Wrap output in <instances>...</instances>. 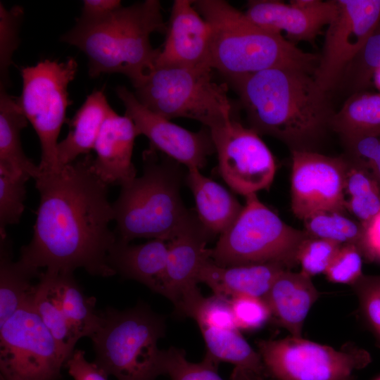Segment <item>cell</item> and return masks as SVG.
Returning <instances> with one entry per match:
<instances>
[{
    "mask_svg": "<svg viewBox=\"0 0 380 380\" xmlns=\"http://www.w3.org/2000/svg\"><path fill=\"white\" fill-rule=\"evenodd\" d=\"M84 156L57 170L42 171L34 179L40 201L31 241L19 261L32 269L89 274H115L108 253L117 239L108 224L114 220L108 189Z\"/></svg>",
    "mask_w": 380,
    "mask_h": 380,
    "instance_id": "1",
    "label": "cell"
},
{
    "mask_svg": "<svg viewBox=\"0 0 380 380\" xmlns=\"http://www.w3.org/2000/svg\"><path fill=\"white\" fill-rule=\"evenodd\" d=\"M227 81L239 96L250 128L280 140L291 151H315L331 129L335 112L329 94L307 71L272 68Z\"/></svg>",
    "mask_w": 380,
    "mask_h": 380,
    "instance_id": "2",
    "label": "cell"
},
{
    "mask_svg": "<svg viewBox=\"0 0 380 380\" xmlns=\"http://www.w3.org/2000/svg\"><path fill=\"white\" fill-rule=\"evenodd\" d=\"M161 4L146 0L118 9L99 20H77L61 40L76 46L88 59L89 76L120 73L132 85L153 70L160 49H154L151 35L166 32Z\"/></svg>",
    "mask_w": 380,
    "mask_h": 380,
    "instance_id": "3",
    "label": "cell"
},
{
    "mask_svg": "<svg viewBox=\"0 0 380 380\" xmlns=\"http://www.w3.org/2000/svg\"><path fill=\"white\" fill-rule=\"evenodd\" d=\"M193 4L210 27V66L227 80L272 68L300 69L313 75L317 55L260 27L227 1L197 0Z\"/></svg>",
    "mask_w": 380,
    "mask_h": 380,
    "instance_id": "4",
    "label": "cell"
},
{
    "mask_svg": "<svg viewBox=\"0 0 380 380\" xmlns=\"http://www.w3.org/2000/svg\"><path fill=\"white\" fill-rule=\"evenodd\" d=\"M142 159L143 174L122 184L113 203L115 233L128 243L137 238L168 241L197 216L181 197L186 173L180 163L151 146Z\"/></svg>",
    "mask_w": 380,
    "mask_h": 380,
    "instance_id": "5",
    "label": "cell"
},
{
    "mask_svg": "<svg viewBox=\"0 0 380 380\" xmlns=\"http://www.w3.org/2000/svg\"><path fill=\"white\" fill-rule=\"evenodd\" d=\"M101 322L90 338L96 364L118 380H156L163 375L159 339L166 331L165 319L148 305L99 311Z\"/></svg>",
    "mask_w": 380,
    "mask_h": 380,
    "instance_id": "6",
    "label": "cell"
},
{
    "mask_svg": "<svg viewBox=\"0 0 380 380\" xmlns=\"http://www.w3.org/2000/svg\"><path fill=\"white\" fill-rule=\"evenodd\" d=\"M213 69L154 68L133 85L138 101L168 120L185 118L210 129L235 118L226 84L213 78Z\"/></svg>",
    "mask_w": 380,
    "mask_h": 380,
    "instance_id": "7",
    "label": "cell"
},
{
    "mask_svg": "<svg viewBox=\"0 0 380 380\" xmlns=\"http://www.w3.org/2000/svg\"><path fill=\"white\" fill-rule=\"evenodd\" d=\"M245 198L238 217L210 248V258L222 267L277 263L291 270L298 265L299 248L310 236L286 224L256 194Z\"/></svg>",
    "mask_w": 380,
    "mask_h": 380,
    "instance_id": "8",
    "label": "cell"
},
{
    "mask_svg": "<svg viewBox=\"0 0 380 380\" xmlns=\"http://www.w3.org/2000/svg\"><path fill=\"white\" fill-rule=\"evenodd\" d=\"M77 71L72 57L65 61L44 59L21 68L23 80L18 105L37 133L41 146L42 171L58 170V137L71 104L68 87Z\"/></svg>",
    "mask_w": 380,
    "mask_h": 380,
    "instance_id": "9",
    "label": "cell"
},
{
    "mask_svg": "<svg viewBox=\"0 0 380 380\" xmlns=\"http://www.w3.org/2000/svg\"><path fill=\"white\" fill-rule=\"evenodd\" d=\"M267 376L277 380H354V372L367 366L369 352L348 343L339 350L302 337L257 343Z\"/></svg>",
    "mask_w": 380,
    "mask_h": 380,
    "instance_id": "10",
    "label": "cell"
},
{
    "mask_svg": "<svg viewBox=\"0 0 380 380\" xmlns=\"http://www.w3.org/2000/svg\"><path fill=\"white\" fill-rule=\"evenodd\" d=\"M65 362L32 299L0 326V380H60Z\"/></svg>",
    "mask_w": 380,
    "mask_h": 380,
    "instance_id": "11",
    "label": "cell"
},
{
    "mask_svg": "<svg viewBox=\"0 0 380 380\" xmlns=\"http://www.w3.org/2000/svg\"><path fill=\"white\" fill-rule=\"evenodd\" d=\"M209 129L218 172L232 191L246 197L270 188L276 163L258 133L235 118Z\"/></svg>",
    "mask_w": 380,
    "mask_h": 380,
    "instance_id": "12",
    "label": "cell"
},
{
    "mask_svg": "<svg viewBox=\"0 0 380 380\" xmlns=\"http://www.w3.org/2000/svg\"><path fill=\"white\" fill-rule=\"evenodd\" d=\"M336 12L329 24L322 53L312 75L329 94L380 23V0H336Z\"/></svg>",
    "mask_w": 380,
    "mask_h": 380,
    "instance_id": "13",
    "label": "cell"
},
{
    "mask_svg": "<svg viewBox=\"0 0 380 380\" xmlns=\"http://www.w3.org/2000/svg\"><path fill=\"white\" fill-rule=\"evenodd\" d=\"M291 208L302 221L320 210L346 214V156L331 157L316 151H291Z\"/></svg>",
    "mask_w": 380,
    "mask_h": 380,
    "instance_id": "14",
    "label": "cell"
},
{
    "mask_svg": "<svg viewBox=\"0 0 380 380\" xmlns=\"http://www.w3.org/2000/svg\"><path fill=\"white\" fill-rule=\"evenodd\" d=\"M215 236L196 217L167 241L166 265L158 293L172 303L180 316L193 318L205 298L197 286L198 275L210 258L207 244Z\"/></svg>",
    "mask_w": 380,
    "mask_h": 380,
    "instance_id": "15",
    "label": "cell"
},
{
    "mask_svg": "<svg viewBox=\"0 0 380 380\" xmlns=\"http://www.w3.org/2000/svg\"><path fill=\"white\" fill-rule=\"evenodd\" d=\"M115 93L125 108V115L134 122L138 135L148 139L149 146L187 169L200 170L205 165L208 157L215 153L208 127L203 126L198 132L187 130L146 108L125 87H118Z\"/></svg>",
    "mask_w": 380,
    "mask_h": 380,
    "instance_id": "16",
    "label": "cell"
},
{
    "mask_svg": "<svg viewBox=\"0 0 380 380\" xmlns=\"http://www.w3.org/2000/svg\"><path fill=\"white\" fill-rule=\"evenodd\" d=\"M193 1H174L166 38L154 68H211L210 27Z\"/></svg>",
    "mask_w": 380,
    "mask_h": 380,
    "instance_id": "17",
    "label": "cell"
},
{
    "mask_svg": "<svg viewBox=\"0 0 380 380\" xmlns=\"http://www.w3.org/2000/svg\"><path fill=\"white\" fill-rule=\"evenodd\" d=\"M334 1H315L300 6L279 1H248L246 16L255 24L268 31L281 34L284 31L293 41L312 42L324 25L334 19L336 12Z\"/></svg>",
    "mask_w": 380,
    "mask_h": 380,
    "instance_id": "18",
    "label": "cell"
},
{
    "mask_svg": "<svg viewBox=\"0 0 380 380\" xmlns=\"http://www.w3.org/2000/svg\"><path fill=\"white\" fill-rule=\"evenodd\" d=\"M137 136L134 122L125 115L113 110L105 120L94 146L91 166L107 185L122 186L136 177L132 153Z\"/></svg>",
    "mask_w": 380,
    "mask_h": 380,
    "instance_id": "19",
    "label": "cell"
},
{
    "mask_svg": "<svg viewBox=\"0 0 380 380\" xmlns=\"http://www.w3.org/2000/svg\"><path fill=\"white\" fill-rule=\"evenodd\" d=\"M319 297L310 277L285 270L263 298L281 327L291 336L300 338L305 319Z\"/></svg>",
    "mask_w": 380,
    "mask_h": 380,
    "instance_id": "20",
    "label": "cell"
},
{
    "mask_svg": "<svg viewBox=\"0 0 380 380\" xmlns=\"http://www.w3.org/2000/svg\"><path fill=\"white\" fill-rule=\"evenodd\" d=\"M285 270L277 263L222 267L209 258L201 268L198 281L208 285L214 294L229 300L237 296L263 298Z\"/></svg>",
    "mask_w": 380,
    "mask_h": 380,
    "instance_id": "21",
    "label": "cell"
},
{
    "mask_svg": "<svg viewBox=\"0 0 380 380\" xmlns=\"http://www.w3.org/2000/svg\"><path fill=\"white\" fill-rule=\"evenodd\" d=\"M167 252L168 242L163 239L130 244L117 239L108 251V263L115 274L140 282L158 293Z\"/></svg>",
    "mask_w": 380,
    "mask_h": 380,
    "instance_id": "22",
    "label": "cell"
},
{
    "mask_svg": "<svg viewBox=\"0 0 380 380\" xmlns=\"http://www.w3.org/2000/svg\"><path fill=\"white\" fill-rule=\"evenodd\" d=\"M185 182L192 192L201 223L215 236L224 233L238 217L243 205L224 186L197 168L187 169Z\"/></svg>",
    "mask_w": 380,
    "mask_h": 380,
    "instance_id": "23",
    "label": "cell"
},
{
    "mask_svg": "<svg viewBox=\"0 0 380 380\" xmlns=\"http://www.w3.org/2000/svg\"><path fill=\"white\" fill-rule=\"evenodd\" d=\"M113 111L102 90L94 91L87 96L70 121L67 137L58 144L57 157L61 166L94 150L103 124Z\"/></svg>",
    "mask_w": 380,
    "mask_h": 380,
    "instance_id": "24",
    "label": "cell"
},
{
    "mask_svg": "<svg viewBox=\"0 0 380 380\" xmlns=\"http://www.w3.org/2000/svg\"><path fill=\"white\" fill-rule=\"evenodd\" d=\"M27 122L17 99L0 89V170L35 179L41 170L26 156L20 141V132Z\"/></svg>",
    "mask_w": 380,
    "mask_h": 380,
    "instance_id": "25",
    "label": "cell"
},
{
    "mask_svg": "<svg viewBox=\"0 0 380 380\" xmlns=\"http://www.w3.org/2000/svg\"><path fill=\"white\" fill-rule=\"evenodd\" d=\"M0 326L32 299L33 279L42 272L13 261L12 244L7 236L0 238Z\"/></svg>",
    "mask_w": 380,
    "mask_h": 380,
    "instance_id": "26",
    "label": "cell"
},
{
    "mask_svg": "<svg viewBox=\"0 0 380 380\" xmlns=\"http://www.w3.org/2000/svg\"><path fill=\"white\" fill-rule=\"evenodd\" d=\"M32 302L49 329L65 362L79 338L68 322L61 307L56 272H42L35 284Z\"/></svg>",
    "mask_w": 380,
    "mask_h": 380,
    "instance_id": "27",
    "label": "cell"
},
{
    "mask_svg": "<svg viewBox=\"0 0 380 380\" xmlns=\"http://www.w3.org/2000/svg\"><path fill=\"white\" fill-rule=\"evenodd\" d=\"M331 129L343 144L364 136L380 134V93L365 91L350 94L332 116Z\"/></svg>",
    "mask_w": 380,
    "mask_h": 380,
    "instance_id": "28",
    "label": "cell"
},
{
    "mask_svg": "<svg viewBox=\"0 0 380 380\" xmlns=\"http://www.w3.org/2000/svg\"><path fill=\"white\" fill-rule=\"evenodd\" d=\"M206 347L205 358L216 365L229 362L235 369L267 376L262 360L239 329L199 327Z\"/></svg>",
    "mask_w": 380,
    "mask_h": 380,
    "instance_id": "29",
    "label": "cell"
},
{
    "mask_svg": "<svg viewBox=\"0 0 380 380\" xmlns=\"http://www.w3.org/2000/svg\"><path fill=\"white\" fill-rule=\"evenodd\" d=\"M61 307L78 338H91L97 331L101 316L96 310V298L87 296L72 272H56Z\"/></svg>",
    "mask_w": 380,
    "mask_h": 380,
    "instance_id": "30",
    "label": "cell"
},
{
    "mask_svg": "<svg viewBox=\"0 0 380 380\" xmlns=\"http://www.w3.org/2000/svg\"><path fill=\"white\" fill-rule=\"evenodd\" d=\"M347 160L346 209L363 224L380 213V187L370 171Z\"/></svg>",
    "mask_w": 380,
    "mask_h": 380,
    "instance_id": "31",
    "label": "cell"
},
{
    "mask_svg": "<svg viewBox=\"0 0 380 380\" xmlns=\"http://www.w3.org/2000/svg\"><path fill=\"white\" fill-rule=\"evenodd\" d=\"M304 231L311 237L323 239L340 244L360 246L363 226L346 213L334 210L315 212L303 220Z\"/></svg>",
    "mask_w": 380,
    "mask_h": 380,
    "instance_id": "32",
    "label": "cell"
},
{
    "mask_svg": "<svg viewBox=\"0 0 380 380\" xmlns=\"http://www.w3.org/2000/svg\"><path fill=\"white\" fill-rule=\"evenodd\" d=\"M380 70V23L364 46L345 70L338 87L352 94L365 91Z\"/></svg>",
    "mask_w": 380,
    "mask_h": 380,
    "instance_id": "33",
    "label": "cell"
},
{
    "mask_svg": "<svg viewBox=\"0 0 380 380\" xmlns=\"http://www.w3.org/2000/svg\"><path fill=\"white\" fill-rule=\"evenodd\" d=\"M30 177L0 170V238L7 236L6 227L18 224L25 209V184Z\"/></svg>",
    "mask_w": 380,
    "mask_h": 380,
    "instance_id": "34",
    "label": "cell"
},
{
    "mask_svg": "<svg viewBox=\"0 0 380 380\" xmlns=\"http://www.w3.org/2000/svg\"><path fill=\"white\" fill-rule=\"evenodd\" d=\"M217 366L205 357L200 362H189L183 349L163 350V373L170 380H224L217 372Z\"/></svg>",
    "mask_w": 380,
    "mask_h": 380,
    "instance_id": "35",
    "label": "cell"
},
{
    "mask_svg": "<svg viewBox=\"0 0 380 380\" xmlns=\"http://www.w3.org/2000/svg\"><path fill=\"white\" fill-rule=\"evenodd\" d=\"M23 14L20 6L7 9L0 3V89H6L10 82L9 68L20 43L19 30Z\"/></svg>",
    "mask_w": 380,
    "mask_h": 380,
    "instance_id": "36",
    "label": "cell"
},
{
    "mask_svg": "<svg viewBox=\"0 0 380 380\" xmlns=\"http://www.w3.org/2000/svg\"><path fill=\"white\" fill-rule=\"evenodd\" d=\"M351 286L358 300L360 317L380 348V274H363Z\"/></svg>",
    "mask_w": 380,
    "mask_h": 380,
    "instance_id": "37",
    "label": "cell"
},
{
    "mask_svg": "<svg viewBox=\"0 0 380 380\" xmlns=\"http://www.w3.org/2000/svg\"><path fill=\"white\" fill-rule=\"evenodd\" d=\"M342 244L308 236L300 245L297 261L303 273L312 277L324 274L331 260Z\"/></svg>",
    "mask_w": 380,
    "mask_h": 380,
    "instance_id": "38",
    "label": "cell"
},
{
    "mask_svg": "<svg viewBox=\"0 0 380 380\" xmlns=\"http://www.w3.org/2000/svg\"><path fill=\"white\" fill-rule=\"evenodd\" d=\"M362 258V251L357 245L342 244L324 272L327 280L353 285L363 274Z\"/></svg>",
    "mask_w": 380,
    "mask_h": 380,
    "instance_id": "39",
    "label": "cell"
},
{
    "mask_svg": "<svg viewBox=\"0 0 380 380\" xmlns=\"http://www.w3.org/2000/svg\"><path fill=\"white\" fill-rule=\"evenodd\" d=\"M236 326L239 330H256L272 317L270 309L262 298L237 296L230 299Z\"/></svg>",
    "mask_w": 380,
    "mask_h": 380,
    "instance_id": "40",
    "label": "cell"
},
{
    "mask_svg": "<svg viewBox=\"0 0 380 380\" xmlns=\"http://www.w3.org/2000/svg\"><path fill=\"white\" fill-rule=\"evenodd\" d=\"M193 319L199 327L237 329L230 300L215 294L203 298Z\"/></svg>",
    "mask_w": 380,
    "mask_h": 380,
    "instance_id": "41",
    "label": "cell"
},
{
    "mask_svg": "<svg viewBox=\"0 0 380 380\" xmlns=\"http://www.w3.org/2000/svg\"><path fill=\"white\" fill-rule=\"evenodd\" d=\"M343 145L347 158L370 171L380 187V134L361 137Z\"/></svg>",
    "mask_w": 380,
    "mask_h": 380,
    "instance_id": "42",
    "label": "cell"
},
{
    "mask_svg": "<svg viewBox=\"0 0 380 380\" xmlns=\"http://www.w3.org/2000/svg\"><path fill=\"white\" fill-rule=\"evenodd\" d=\"M65 366L74 380H108V376L96 364L87 361L82 350L75 349Z\"/></svg>",
    "mask_w": 380,
    "mask_h": 380,
    "instance_id": "43",
    "label": "cell"
},
{
    "mask_svg": "<svg viewBox=\"0 0 380 380\" xmlns=\"http://www.w3.org/2000/svg\"><path fill=\"white\" fill-rule=\"evenodd\" d=\"M363 226L360 248L363 258L380 263V213Z\"/></svg>",
    "mask_w": 380,
    "mask_h": 380,
    "instance_id": "44",
    "label": "cell"
},
{
    "mask_svg": "<svg viewBox=\"0 0 380 380\" xmlns=\"http://www.w3.org/2000/svg\"><path fill=\"white\" fill-rule=\"evenodd\" d=\"M121 6L119 0H84L81 15L77 20L82 22L99 20Z\"/></svg>",
    "mask_w": 380,
    "mask_h": 380,
    "instance_id": "45",
    "label": "cell"
},
{
    "mask_svg": "<svg viewBox=\"0 0 380 380\" xmlns=\"http://www.w3.org/2000/svg\"><path fill=\"white\" fill-rule=\"evenodd\" d=\"M231 380H266V377L253 372L234 368L231 375Z\"/></svg>",
    "mask_w": 380,
    "mask_h": 380,
    "instance_id": "46",
    "label": "cell"
},
{
    "mask_svg": "<svg viewBox=\"0 0 380 380\" xmlns=\"http://www.w3.org/2000/svg\"><path fill=\"white\" fill-rule=\"evenodd\" d=\"M373 79L377 88L380 90V70L375 72Z\"/></svg>",
    "mask_w": 380,
    "mask_h": 380,
    "instance_id": "47",
    "label": "cell"
},
{
    "mask_svg": "<svg viewBox=\"0 0 380 380\" xmlns=\"http://www.w3.org/2000/svg\"><path fill=\"white\" fill-rule=\"evenodd\" d=\"M376 380H380V377H379L378 379H376Z\"/></svg>",
    "mask_w": 380,
    "mask_h": 380,
    "instance_id": "48",
    "label": "cell"
}]
</instances>
